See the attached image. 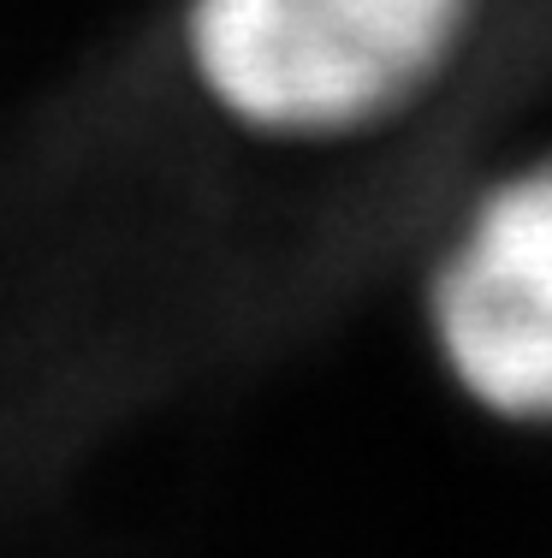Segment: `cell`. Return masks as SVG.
<instances>
[{"mask_svg": "<svg viewBox=\"0 0 552 558\" xmlns=\"http://www.w3.org/2000/svg\"><path fill=\"white\" fill-rule=\"evenodd\" d=\"M469 0H196L191 54L220 108L261 131H351L452 54Z\"/></svg>", "mask_w": 552, "mask_h": 558, "instance_id": "obj_1", "label": "cell"}, {"mask_svg": "<svg viewBox=\"0 0 552 558\" xmlns=\"http://www.w3.org/2000/svg\"><path fill=\"white\" fill-rule=\"evenodd\" d=\"M452 375L511 422H552V161L499 184L433 286Z\"/></svg>", "mask_w": 552, "mask_h": 558, "instance_id": "obj_2", "label": "cell"}]
</instances>
